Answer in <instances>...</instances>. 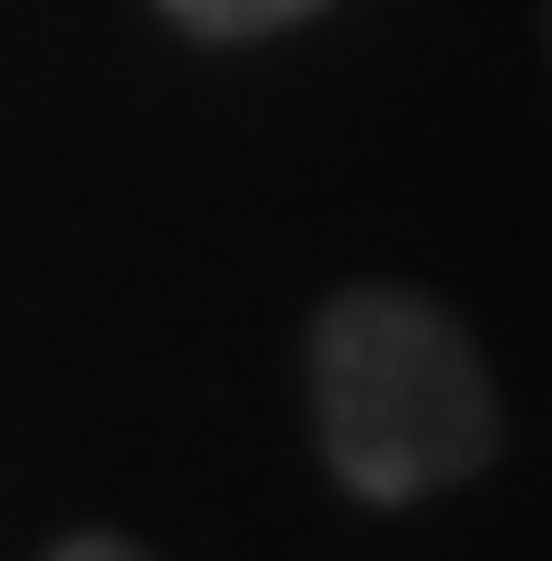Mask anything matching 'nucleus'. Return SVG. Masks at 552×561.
<instances>
[{
	"instance_id": "f03ea898",
	"label": "nucleus",
	"mask_w": 552,
	"mask_h": 561,
	"mask_svg": "<svg viewBox=\"0 0 552 561\" xmlns=\"http://www.w3.org/2000/svg\"><path fill=\"white\" fill-rule=\"evenodd\" d=\"M157 9L198 42H264V34H289V25L322 18L330 0H157Z\"/></svg>"
},
{
	"instance_id": "7ed1b4c3",
	"label": "nucleus",
	"mask_w": 552,
	"mask_h": 561,
	"mask_svg": "<svg viewBox=\"0 0 552 561\" xmlns=\"http://www.w3.org/2000/svg\"><path fill=\"white\" fill-rule=\"evenodd\" d=\"M50 561H149L140 545H124V537H107V528H83V537H67Z\"/></svg>"
},
{
	"instance_id": "f257e3e1",
	"label": "nucleus",
	"mask_w": 552,
	"mask_h": 561,
	"mask_svg": "<svg viewBox=\"0 0 552 561\" xmlns=\"http://www.w3.org/2000/svg\"><path fill=\"white\" fill-rule=\"evenodd\" d=\"M313 438L346 495L413 504L495 462L503 413L479 339L421 289L355 280L313 314Z\"/></svg>"
}]
</instances>
